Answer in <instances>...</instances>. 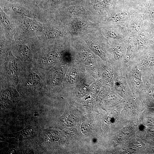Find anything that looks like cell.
<instances>
[{
  "label": "cell",
  "mask_w": 154,
  "mask_h": 154,
  "mask_svg": "<svg viewBox=\"0 0 154 154\" xmlns=\"http://www.w3.org/2000/svg\"><path fill=\"white\" fill-rule=\"evenodd\" d=\"M132 38L134 39L137 54L154 47V31L147 21L140 31Z\"/></svg>",
  "instance_id": "5"
},
{
  "label": "cell",
  "mask_w": 154,
  "mask_h": 154,
  "mask_svg": "<svg viewBox=\"0 0 154 154\" xmlns=\"http://www.w3.org/2000/svg\"><path fill=\"white\" fill-rule=\"evenodd\" d=\"M142 17L150 23L154 22V0H148L143 10Z\"/></svg>",
  "instance_id": "13"
},
{
  "label": "cell",
  "mask_w": 154,
  "mask_h": 154,
  "mask_svg": "<svg viewBox=\"0 0 154 154\" xmlns=\"http://www.w3.org/2000/svg\"><path fill=\"white\" fill-rule=\"evenodd\" d=\"M19 51L22 56L24 58H28L29 57L31 54L30 50L26 45H21L20 47Z\"/></svg>",
  "instance_id": "17"
},
{
  "label": "cell",
  "mask_w": 154,
  "mask_h": 154,
  "mask_svg": "<svg viewBox=\"0 0 154 154\" xmlns=\"http://www.w3.org/2000/svg\"><path fill=\"white\" fill-rule=\"evenodd\" d=\"M52 136L53 138L56 141H57L59 139V134L57 131H53L52 133Z\"/></svg>",
  "instance_id": "23"
},
{
  "label": "cell",
  "mask_w": 154,
  "mask_h": 154,
  "mask_svg": "<svg viewBox=\"0 0 154 154\" xmlns=\"http://www.w3.org/2000/svg\"><path fill=\"white\" fill-rule=\"evenodd\" d=\"M146 22V20L144 19L142 15L134 18L129 21L125 25L129 37H135L141 30Z\"/></svg>",
  "instance_id": "9"
},
{
  "label": "cell",
  "mask_w": 154,
  "mask_h": 154,
  "mask_svg": "<svg viewBox=\"0 0 154 154\" xmlns=\"http://www.w3.org/2000/svg\"><path fill=\"white\" fill-rule=\"evenodd\" d=\"M70 80L71 81H74L76 78V74L74 71H72L70 72Z\"/></svg>",
  "instance_id": "21"
},
{
  "label": "cell",
  "mask_w": 154,
  "mask_h": 154,
  "mask_svg": "<svg viewBox=\"0 0 154 154\" xmlns=\"http://www.w3.org/2000/svg\"><path fill=\"white\" fill-rule=\"evenodd\" d=\"M1 27L4 34L7 37L13 36L15 33V27L12 21L5 11L0 7Z\"/></svg>",
  "instance_id": "10"
},
{
  "label": "cell",
  "mask_w": 154,
  "mask_h": 154,
  "mask_svg": "<svg viewBox=\"0 0 154 154\" xmlns=\"http://www.w3.org/2000/svg\"><path fill=\"white\" fill-rule=\"evenodd\" d=\"M110 11L104 14L103 21L108 24L125 25L133 18L141 15L142 11L119 0Z\"/></svg>",
  "instance_id": "1"
},
{
  "label": "cell",
  "mask_w": 154,
  "mask_h": 154,
  "mask_svg": "<svg viewBox=\"0 0 154 154\" xmlns=\"http://www.w3.org/2000/svg\"><path fill=\"white\" fill-rule=\"evenodd\" d=\"M1 7L5 12L23 17L33 19L39 22L44 21V17L40 12L42 9L38 5H26L9 3L5 0H0Z\"/></svg>",
  "instance_id": "2"
},
{
  "label": "cell",
  "mask_w": 154,
  "mask_h": 154,
  "mask_svg": "<svg viewBox=\"0 0 154 154\" xmlns=\"http://www.w3.org/2000/svg\"><path fill=\"white\" fill-rule=\"evenodd\" d=\"M76 122V119L75 116L73 115H71L67 119L66 124L67 126H71L74 125Z\"/></svg>",
  "instance_id": "19"
},
{
  "label": "cell",
  "mask_w": 154,
  "mask_h": 154,
  "mask_svg": "<svg viewBox=\"0 0 154 154\" xmlns=\"http://www.w3.org/2000/svg\"><path fill=\"white\" fill-rule=\"evenodd\" d=\"M136 54L134 39L132 37H129L127 50L122 66L123 76L128 67L133 61Z\"/></svg>",
  "instance_id": "8"
},
{
  "label": "cell",
  "mask_w": 154,
  "mask_h": 154,
  "mask_svg": "<svg viewBox=\"0 0 154 154\" xmlns=\"http://www.w3.org/2000/svg\"><path fill=\"white\" fill-rule=\"evenodd\" d=\"M81 60L86 64H89L91 63V58L88 54L86 52H83L81 56Z\"/></svg>",
  "instance_id": "18"
},
{
  "label": "cell",
  "mask_w": 154,
  "mask_h": 154,
  "mask_svg": "<svg viewBox=\"0 0 154 154\" xmlns=\"http://www.w3.org/2000/svg\"><path fill=\"white\" fill-rule=\"evenodd\" d=\"M12 3L18 4L26 5H38L37 0H5Z\"/></svg>",
  "instance_id": "15"
},
{
  "label": "cell",
  "mask_w": 154,
  "mask_h": 154,
  "mask_svg": "<svg viewBox=\"0 0 154 154\" xmlns=\"http://www.w3.org/2000/svg\"><path fill=\"white\" fill-rule=\"evenodd\" d=\"M150 26L153 30L154 31V22L150 23Z\"/></svg>",
  "instance_id": "24"
},
{
  "label": "cell",
  "mask_w": 154,
  "mask_h": 154,
  "mask_svg": "<svg viewBox=\"0 0 154 154\" xmlns=\"http://www.w3.org/2000/svg\"><path fill=\"white\" fill-rule=\"evenodd\" d=\"M22 20L21 26H22L23 30L28 33H36L42 32L43 27L39 21L29 18L25 17Z\"/></svg>",
  "instance_id": "12"
},
{
  "label": "cell",
  "mask_w": 154,
  "mask_h": 154,
  "mask_svg": "<svg viewBox=\"0 0 154 154\" xmlns=\"http://www.w3.org/2000/svg\"><path fill=\"white\" fill-rule=\"evenodd\" d=\"M88 124L85 123H83L81 126V130L82 131L83 133L86 132L88 130Z\"/></svg>",
  "instance_id": "22"
},
{
  "label": "cell",
  "mask_w": 154,
  "mask_h": 154,
  "mask_svg": "<svg viewBox=\"0 0 154 154\" xmlns=\"http://www.w3.org/2000/svg\"></svg>",
  "instance_id": "25"
},
{
  "label": "cell",
  "mask_w": 154,
  "mask_h": 154,
  "mask_svg": "<svg viewBox=\"0 0 154 154\" xmlns=\"http://www.w3.org/2000/svg\"><path fill=\"white\" fill-rule=\"evenodd\" d=\"M134 60L141 71L154 67V47L137 53Z\"/></svg>",
  "instance_id": "6"
},
{
  "label": "cell",
  "mask_w": 154,
  "mask_h": 154,
  "mask_svg": "<svg viewBox=\"0 0 154 154\" xmlns=\"http://www.w3.org/2000/svg\"><path fill=\"white\" fill-rule=\"evenodd\" d=\"M46 56L48 59L49 60H56L58 57L57 54L54 51H52L49 52Z\"/></svg>",
  "instance_id": "20"
},
{
  "label": "cell",
  "mask_w": 154,
  "mask_h": 154,
  "mask_svg": "<svg viewBox=\"0 0 154 154\" xmlns=\"http://www.w3.org/2000/svg\"><path fill=\"white\" fill-rule=\"evenodd\" d=\"M88 23L82 21H75L71 24L72 27L76 29L82 30L86 28L88 26Z\"/></svg>",
  "instance_id": "16"
},
{
  "label": "cell",
  "mask_w": 154,
  "mask_h": 154,
  "mask_svg": "<svg viewBox=\"0 0 154 154\" xmlns=\"http://www.w3.org/2000/svg\"><path fill=\"white\" fill-rule=\"evenodd\" d=\"M103 29L104 35L110 40H121L128 38V34L124 25L108 24Z\"/></svg>",
  "instance_id": "7"
},
{
  "label": "cell",
  "mask_w": 154,
  "mask_h": 154,
  "mask_svg": "<svg viewBox=\"0 0 154 154\" xmlns=\"http://www.w3.org/2000/svg\"><path fill=\"white\" fill-rule=\"evenodd\" d=\"M123 76L133 93H139L143 88L144 83L142 80V71L134 60L126 69Z\"/></svg>",
  "instance_id": "4"
},
{
  "label": "cell",
  "mask_w": 154,
  "mask_h": 154,
  "mask_svg": "<svg viewBox=\"0 0 154 154\" xmlns=\"http://www.w3.org/2000/svg\"><path fill=\"white\" fill-rule=\"evenodd\" d=\"M41 32L42 36L47 38H56L63 35L60 31L56 29H49L44 27Z\"/></svg>",
  "instance_id": "14"
},
{
  "label": "cell",
  "mask_w": 154,
  "mask_h": 154,
  "mask_svg": "<svg viewBox=\"0 0 154 154\" xmlns=\"http://www.w3.org/2000/svg\"><path fill=\"white\" fill-rule=\"evenodd\" d=\"M128 39L110 40V48L107 51L112 64L122 75V66L127 50Z\"/></svg>",
  "instance_id": "3"
},
{
  "label": "cell",
  "mask_w": 154,
  "mask_h": 154,
  "mask_svg": "<svg viewBox=\"0 0 154 154\" xmlns=\"http://www.w3.org/2000/svg\"><path fill=\"white\" fill-rule=\"evenodd\" d=\"M113 87L118 94L124 97L130 96L132 92L125 77L122 75L116 78Z\"/></svg>",
  "instance_id": "11"
}]
</instances>
